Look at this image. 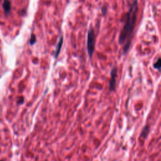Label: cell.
Masks as SVG:
<instances>
[{"instance_id": "obj_1", "label": "cell", "mask_w": 161, "mask_h": 161, "mask_svg": "<svg viewBox=\"0 0 161 161\" xmlns=\"http://www.w3.org/2000/svg\"><path fill=\"white\" fill-rule=\"evenodd\" d=\"M138 12V3L137 0L130 4L128 13L125 17V23L120 33L118 42L120 45L125 43L123 48V53L125 54L130 49L132 42V36L134 31Z\"/></svg>"}, {"instance_id": "obj_2", "label": "cell", "mask_w": 161, "mask_h": 161, "mask_svg": "<svg viewBox=\"0 0 161 161\" xmlns=\"http://www.w3.org/2000/svg\"><path fill=\"white\" fill-rule=\"evenodd\" d=\"M95 46H96V34L93 27L92 26H90L87 32V51L89 59H90L93 57V53L95 50Z\"/></svg>"}, {"instance_id": "obj_3", "label": "cell", "mask_w": 161, "mask_h": 161, "mask_svg": "<svg viewBox=\"0 0 161 161\" xmlns=\"http://www.w3.org/2000/svg\"><path fill=\"white\" fill-rule=\"evenodd\" d=\"M117 75V68L114 67L111 70V79L109 82V89L110 91H113L115 88L116 78Z\"/></svg>"}, {"instance_id": "obj_4", "label": "cell", "mask_w": 161, "mask_h": 161, "mask_svg": "<svg viewBox=\"0 0 161 161\" xmlns=\"http://www.w3.org/2000/svg\"><path fill=\"white\" fill-rule=\"evenodd\" d=\"M63 42H64L63 36H61L59 39V40L57 45H56L55 52H54V57H55L56 59H57L60 54V52H61V50L62 49V45H63Z\"/></svg>"}, {"instance_id": "obj_5", "label": "cell", "mask_w": 161, "mask_h": 161, "mask_svg": "<svg viewBox=\"0 0 161 161\" xmlns=\"http://www.w3.org/2000/svg\"><path fill=\"white\" fill-rule=\"evenodd\" d=\"M149 132V127L148 126V125H146V126L144 129H143V130L141 132L140 137L145 139L147 137Z\"/></svg>"}, {"instance_id": "obj_6", "label": "cell", "mask_w": 161, "mask_h": 161, "mask_svg": "<svg viewBox=\"0 0 161 161\" xmlns=\"http://www.w3.org/2000/svg\"><path fill=\"white\" fill-rule=\"evenodd\" d=\"M36 42H37L36 36H35V35L32 33L31 35V37H30V44L31 45H33L35 43H36Z\"/></svg>"}, {"instance_id": "obj_7", "label": "cell", "mask_w": 161, "mask_h": 161, "mask_svg": "<svg viewBox=\"0 0 161 161\" xmlns=\"http://www.w3.org/2000/svg\"><path fill=\"white\" fill-rule=\"evenodd\" d=\"M161 66V61H160V58L159 57L157 61L154 64V67L155 69H157L158 70H160Z\"/></svg>"}, {"instance_id": "obj_8", "label": "cell", "mask_w": 161, "mask_h": 161, "mask_svg": "<svg viewBox=\"0 0 161 161\" xmlns=\"http://www.w3.org/2000/svg\"><path fill=\"white\" fill-rule=\"evenodd\" d=\"M101 12L103 13V15H106L107 13V8L106 7V6H104L103 7H101Z\"/></svg>"}, {"instance_id": "obj_9", "label": "cell", "mask_w": 161, "mask_h": 161, "mask_svg": "<svg viewBox=\"0 0 161 161\" xmlns=\"http://www.w3.org/2000/svg\"><path fill=\"white\" fill-rule=\"evenodd\" d=\"M23 101H24V99H23V97H21V98H19V100L18 101V103L19 104H22L23 103Z\"/></svg>"}, {"instance_id": "obj_10", "label": "cell", "mask_w": 161, "mask_h": 161, "mask_svg": "<svg viewBox=\"0 0 161 161\" xmlns=\"http://www.w3.org/2000/svg\"><path fill=\"white\" fill-rule=\"evenodd\" d=\"M0 161H3V160H0Z\"/></svg>"}]
</instances>
